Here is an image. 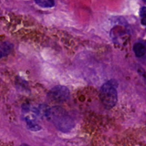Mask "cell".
<instances>
[{
	"instance_id": "obj_1",
	"label": "cell",
	"mask_w": 146,
	"mask_h": 146,
	"mask_svg": "<svg viewBox=\"0 0 146 146\" xmlns=\"http://www.w3.org/2000/svg\"><path fill=\"white\" fill-rule=\"evenodd\" d=\"M47 118L61 132H68L74 127V121L63 108L55 106L48 109Z\"/></svg>"
},
{
	"instance_id": "obj_2",
	"label": "cell",
	"mask_w": 146,
	"mask_h": 146,
	"mask_svg": "<svg viewBox=\"0 0 146 146\" xmlns=\"http://www.w3.org/2000/svg\"><path fill=\"white\" fill-rule=\"evenodd\" d=\"M118 84L113 80L108 81L102 86L100 91V99L106 108L115 106L118 101Z\"/></svg>"
},
{
	"instance_id": "obj_3",
	"label": "cell",
	"mask_w": 146,
	"mask_h": 146,
	"mask_svg": "<svg viewBox=\"0 0 146 146\" xmlns=\"http://www.w3.org/2000/svg\"><path fill=\"white\" fill-rule=\"evenodd\" d=\"M49 97L56 102H64L69 97V91L66 87L56 86L49 91Z\"/></svg>"
},
{
	"instance_id": "obj_4",
	"label": "cell",
	"mask_w": 146,
	"mask_h": 146,
	"mask_svg": "<svg viewBox=\"0 0 146 146\" xmlns=\"http://www.w3.org/2000/svg\"><path fill=\"white\" fill-rule=\"evenodd\" d=\"M13 44L8 41L0 42V58L8 55L13 48Z\"/></svg>"
},
{
	"instance_id": "obj_5",
	"label": "cell",
	"mask_w": 146,
	"mask_h": 146,
	"mask_svg": "<svg viewBox=\"0 0 146 146\" xmlns=\"http://www.w3.org/2000/svg\"><path fill=\"white\" fill-rule=\"evenodd\" d=\"M133 51L137 57H143L146 54L145 46L142 43H136L133 46Z\"/></svg>"
},
{
	"instance_id": "obj_6",
	"label": "cell",
	"mask_w": 146,
	"mask_h": 146,
	"mask_svg": "<svg viewBox=\"0 0 146 146\" xmlns=\"http://www.w3.org/2000/svg\"><path fill=\"white\" fill-rule=\"evenodd\" d=\"M36 4H38L39 7H44V8H50L53 7L55 5V2L51 0H36Z\"/></svg>"
},
{
	"instance_id": "obj_7",
	"label": "cell",
	"mask_w": 146,
	"mask_h": 146,
	"mask_svg": "<svg viewBox=\"0 0 146 146\" xmlns=\"http://www.w3.org/2000/svg\"><path fill=\"white\" fill-rule=\"evenodd\" d=\"M25 121L27 122V126H28L29 129L31 130V131H38L39 130H41V127L36 124V123H34V121H31V120L29 119V118H25Z\"/></svg>"
},
{
	"instance_id": "obj_8",
	"label": "cell",
	"mask_w": 146,
	"mask_h": 146,
	"mask_svg": "<svg viewBox=\"0 0 146 146\" xmlns=\"http://www.w3.org/2000/svg\"><path fill=\"white\" fill-rule=\"evenodd\" d=\"M140 14L141 17L143 18H146V7H143L141 9V11H140Z\"/></svg>"
},
{
	"instance_id": "obj_9",
	"label": "cell",
	"mask_w": 146,
	"mask_h": 146,
	"mask_svg": "<svg viewBox=\"0 0 146 146\" xmlns=\"http://www.w3.org/2000/svg\"><path fill=\"white\" fill-rule=\"evenodd\" d=\"M141 22H142V24H143V25L146 26V18H143L142 19V21H141Z\"/></svg>"
},
{
	"instance_id": "obj_10",
	"label": "cell",
	"mask_w": 146,
	"mask_h": 146,
	"mask_svg": "<svg viewBox=\"0 0 146 146\" xmlns=\"http://www.w3.org/2000/svg\"><path fill=\"white\" fill-rule=\"evenodd\" d=\"M21 146H30V145H27V144H22V145H21Z\"/></svg>"
}]
</instances>
